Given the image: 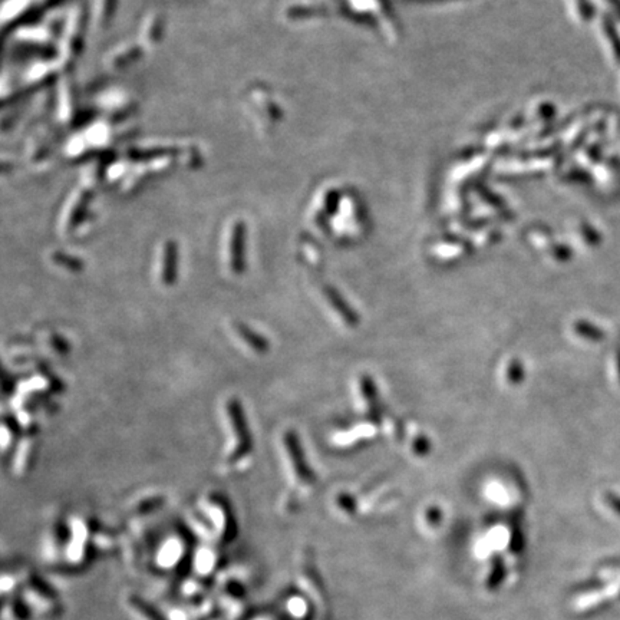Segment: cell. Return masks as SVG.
I'll use <instances>...</instances> for the list:
<instances>
[{
  "label": "cell",
  "instance_id": "12",
  "mask_svg": "<svg viewBox=\"0 0 620 620\" xmlns=\"http://www.w3.org/2000/svg\"><path fill=\"white\" fill-rule=\"evenodd\" d=\"M235 332H237V335L240 337L253 351H256L259 353H264L269 351V348H270L269 341L266 338H263L262 335H259V333H256L255 330H252L247 324L237 323Z\"/></svg>",
  "mask_w": 620,
  "mask_h": 620
},
{
  "label": "cell",
  "instance_id": "4",
  "mask_svg": "<svg viewBox=\"0 0 620 620\" xmlns=\"http://www.w3.org/2000/svg\"><path fill=\"white\" fill-rule=\"evenodd\" d=\"M226 409H227V415L233 423V431L235 435V450L228 457V461L235 462L238 460L245 458L252 451L253 441H252V434H250L249 423H247L242 404L234 398L228 399Z\"/></svg>",
  "mask_w": 620,
  "mask_h": 620
},
{
  "label": "cell",
  "instance_id": "7",
  "mask_svg": "<svg viewBox=\"0 0 620 620\" xmlns=\"http://www.w3.org/2000/svg\"><path fill=\"white\" fill-rule=\"evenodd\" d=\"M230 267L235 274L246 270V227L243 223H235L230 242Z\"/></svg>",
  "mask_w": 620,
  "mask_h": 620
},
{
  "label": "cell",
  "instance_id": "9",
  "mask_svg": "<svg viewBox=\"0 0 620 620\" xmlns=\"http://www.w3.org/2000/svg\"><path fill=\"white\" fill-rule=\"evenodd\" d=\"M4 599V620H35V616L22 597L21 592L2 596Z\"/></svg>",
  "mask_w": 620,
  "mask_h": 620
},
{
  "label": "cell",
  "instance_id": "1",
  "mask_svg": "<svg viewBox=\"0 0 620 620\" xmlns=\"http://www.w3.org/2000/svg\"><path fill=\"white\" fill-rule=\"evenodd\" d=\"M21 579V595L30 607L35 619L54 620L64 612L58 592L47 583L29 564L18 566Z\"/></svg>",
  "mask_w": 620,
  "mask_h": 620
},
{
  "label": "cell",
  "instance_id": "3",
  "mask_svg": "<svg viewBox=\"0 0 620 620\" xmlns=\"http://www.w3.org/2000/svg\"><path fill=\"white\" fill-rule=\"evenodd\" d=\"M295 582L302 595H305L319 613L326 612V597L320 586L313 561L308 551L302 553L295 563Z\"/></svg>",
  "mask_w": 620,
  "mask_h": 620
},
{
  "label": "cell",
  "instance_id": "5",
  "mask_svg": "<svg viewBox=\"0 0 620 620\" xmlns=\"http://www.w3.org/2000/svg\"><path fill=\"white\" fill-rule=\"evenodd\" d=\"M221 570L223 556L217 547L204 544L193 550L192 563H189V573L210 582L220 575Z\"/></svg>",
  "mask_w": 620,
  "mask_h": 620
},
{
  "label": "cell",
  "instance_id": "11",
  "mask_svg": "<svg viewBox=\"0 0 620 620\" xmlns=\"http://www.w3.org/2000/svg\"><path fill=\"white\" fill-rule=\"evenodd\" d=\"M284 444H286V448H288V451H289V454L292 457V462H293V467L296 469L298 476H300V479L303 481H306V483L312 481V474H310V471L305 465L303 454H302V450H300V447L298 444L296 437L292 433L284 434Z\"/></svg>",
  "mask_w": 620,
  "mask_h": 620
},
{
  "label": "cell",
  "instance_id": "10",
  "mask_svg": "<svg viewBox=\"0 0 620 620\" xmlns=\"http://www.w3.org/2000/svg\"><path fill=\"white\" fill-rule=\"evenodd\" d=\"M177 277H178V247L174 242H168L164 247L161 279L165 286H171L177 281Z\"/></svg>",
  "mask_w": 620,
  "mask_h": 620
},
{
  "label": "cell",
  "instance_id": "8",
  "mask_svg": "<svg viewBox=\"0 0 620 620\" xmlns=\"http://www.w3.org/2000/svg\"><path fill=\"white\" fill-rule=\"evenodd\" d=\"M312 606L313 603L300 592L284 596L281 602V609L291 620H308L310 617Z\"/></svg>",
  "mask_w": 620,
  "mask_h": 620
},
{
  "label": "cell",
  "instance_id": "2",
  "mask_svg": "<svg viewBox=\"0 0 620 620\" xmlns=\"http://www.w3.org/2000/svg\"><path fill=\"white\" fill-rule=\"evenodd\" d=\"M192 546L182 534L167 537L151 556V566L164 576L180 573L192 563Z\"/></svg>",
  "mask_w": 620,
  "mask_h": 620
},
{
  "label": "cell",
  "instance_id": "6",
  "mask_svg": "<svg viewBox=\"0 0 620 620\" xmlns=\"http://www.w3.org/2000/svg\"><path fill=\"white\" fill-rule=\"evenodd\" d=\"M121 604L131 620H168L163 609L156 607L153 603L131 590L122 593Z\"/></svg>",
  "mask_w": 620,
  "mask_h": 620
}]
</instances>
